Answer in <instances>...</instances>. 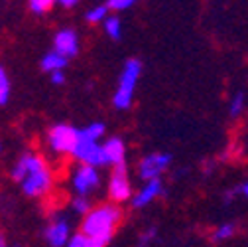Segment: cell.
I'll return each mask as SVG.
<instances>
[{"mask_svg": "<svg viewBox=\"0 0 248 247\" xmlns=\"http://www.w3.org/2000/svg\"><path fill=\"white\" fill-rule=\"evenodd\" d=\"M12 178L20 182L24 194L30 198H44L51 192L53 186L51 170L40 154L34 152H26L18 159L12 168Z\"/></svg>", "mask_w": 248, "mask_h": 247, "instance_id": "6da1fadb", "label": "cell"}, {"mask_svg": "<svg viewBox=\"0 0 248 247\" xmlns=\"http://www.w3.org/2000/svg\"><path fill=\"white\" fill-rule=\"evenodd\" d=\"M122 222V210L116 204H103L93 208L81 224V231L89 237H95L103 243H108Z\"/></svg>", "mask_w": 248, "mask_h": 247, "instance_id": "7a4b0ae2", "label": "cell"}, {"mask_svg": "<svg viewBox=\"0 0 248 247\" xmlns=\"http://www.w3.org/2000/svg\"><path fill=\"white\" fill-rule=\"evenodd\" d=\"M142 73V61L140 59H128L122 68L120 79H118V87L112 95V105L118 111H126L132 105L134 93H136V85Z\"/></svg>", "mask_w": 248, "mask_h": 247, "instance_id": "3957f363", "label": "cell"}, {"mask_svg": "<svg viewBox=\"0 0 248 247\" xmlns=\"http://www.w3.org/2000/svg\"><path fill=\"white\" fill-rule=\"evenodd\" d=\"M81 137V129H75L71 125H65V123H59V125H53L47 133V144L55 154H71L77 148Z\"/></svg>", "mask_w": 248, "mask_h": 247, "instance_id": "277c9868", "label": "cell"}, {"mask_svg": "<svg viewBox=\"0 0 248 247\" xmlns=\"http://www.w3.org/2000/svg\"><path fill=\"white\" fill-rule=\"evenodd\" d=\"M73 159L79 160L81 164H89V166H107L105 162V154H103V144H99L97 141H91L87 137H79L77 148L73 150Z\"/></svg>", "mask_w": 248, "mask_h": 247, "instance_id": "5b68a950", "label": "cell"}, {"mask_svg": "<svg viewBox=\"0 0 248 247\" xmlns=\"http://www.w3.org/2000/svg\"><path fill=\"white\" fill-rule=\"evenodd\" d=\"M171 164V154L170 152H152L144 157L138 164V174L142 180H156L160 178Z\"/></svg>", "mask_w": 248, "mask_h": 247, "instance_id": "8992f818", "label": "cell"}, {"mask_svg": "<svg viewBox=\"0 0 248 247\" xmlns=\"http://www.w3.org/2000/svg\"><path fill=\"white\" fill-rule=\"evenodd\" d=\"M108 194L112 202H126L128 198L132 200V186L128 180V168L126 164H118L112 168L110 180H108Z\"/></svg>", "mask_w": 248, "mask_h": 247, "instance_id": "52a82bcc", "label": "cell"}, {"mask_svg": "<svg viewBox=\"0 0 248 247\" xmlns=\"http://www.w3.org/2000/svg\"><path fill=\"white\" fill-rule=\"evenodd\" d=\"M71 180H73V188H75L77 196H87L89 192L99 188V184H101V176H99L97 168L89 166V164H79L75 168Z\"/></svg>", "mask_w": 248, "mask_h": 247, "instance_id": "ba28073f", "label": "cell"}, {"mask_svg": "<svg viewBox=\"0 0 248 247\" xmlns=\"http://www.w3.org/2000/svg\"><path fill=\"white\" fill-rule=\"evenodd\" d=\"M53 50L59 52L61 55H65V57L77 55L79 53V38H77V32H73V30H69V28L57 32L55 38H53Z\"/></svg>", "mask_w": 248, "mask_h": 247, "instance_id": "9c48e42d", "label": "cell"}, {"mask_svg": "<svg viewBox=\"0 0 248 247\" xmlns=\"http://www.w3.org/2000/svg\"><path fill=\"white\" fill-rule=\"evenodd\" d=\"M164 194V184L160 178L156 180H148L144 186L136 192V196H132V206L134 208H144L148 204H152L156 198H160Z\"/></svg>", "mask_w": 248, "mask_h": 247, "instance_id": "30bf717a", "label": "cell"}, {"mask_svg": "<svg viewBox=\"0 0 248 247\" xmlns=\"http://www.w3.org/2000/svg\"><path fill=\"white\" fill-rule=\"evenodd\" d=\"M103 154H105L107 166L114 168L118 164H124V159H126V146H124L122 139L112 137V139H107L103 142Z\"/></svg>", "mask_w": 248, "mask_h": 247, "instance_id": "8fae6325", "label": "cell"}, {"mask_svg": "<svg viewBox=\"0 0 248 247\" xmlns=\"http://www.w3.org/2000/svg\"><path fill=\"white\" fill-rule=\"evenodd\" d=\"M71 235H69V224L65 220H53L46 229V241L51 247H67Z\"/></svg>", "mask_w": 248, "mask_h": 247, "instance_id": "7c38bea8", "label": "cell"}, {"mask_svg": "<svg viewBox=\"0 0 248 247\" xmlns=\"http://www.w3.org/2000/svg\"><path fill=\"white\" fill-rule=\"evenodd\" d=\"M67 61H69V57H65V55H61L59 52H49V53H46L44 55V59H42V70L44 71H47V73H55V71H63L65 70V66H67Z\"/></svg>", "mask_w": 248, "mask_h": 247, "instance_id": "4fadbf2b", "label": "cell"}, {"mask_svg": "<svg viewBox=\"0 0 248 247\" xmlns=\"http://www.w3.org/2000/svg\"><path fill=\"white\" fill-rule=\"evenodd\" d=\"M67 247H107V243H103V241H99L95 237H89L87 233L79 231V233L71 235Z\"/></svg>", "mask_w": 248, "mask_h": 247, "instance_id": "5bb4252c", "label": "cell"}, {"mask_svg": "<svg viewBox=\"0 0 248 247\" xmlns=\"http://www.w3.org/2000/svg\"><path fill=\"white\" fill-rule=\"evenodd\" d=\"M234 233H236V226H234V224H223V226H219V228H217V229L211 233V239H213L215 243H223V241L231 239Z\"/></svg>", "mask_w": 248, "mask_h": 247, "instance_id": "9a60e30c", "label": "cell"}, {"mask_svg": "<svg viewBox=\"0 0 248 247\" xmlns=\"http://www.w3.org/2000/svg\"><path fill=\"white\" fill-rule=\"evenodd\" d=\"M103 26H105V32H107L108 38H112V40H120L122 26H120V20H118L116 16H108V18L105 20Z\"/></svg>", "mask_w": 248, "mask_h": 247, "instance_id": "2e32d148", "label": "cell"}, {"mask_svg": "<svg viewBox=\"0 0 248 247\" xmlns=\"http://www.w3.org/2000/svg\"><path fill=\"white\" fill-rule=\"evenodd\" d=\"M10 99V79L6 70L0 66V105H6Z\"/></svg>", "mask_w": 248, "mask_h": 247, "instance_id": "e0dca14e", "label": "cell"}, {"mask_svg": "<svg viewBox=\"0 0 248 247\" xmlns=\"http://www.w3.org/2000/svg\"><path fill=\"white\" fill-rule=\"evenodd\" d=\"M85 18H87L89 24H99V22L105 24V20L108 18V6H107V4H103V6H95L93 10L87 12Z\"/></svg>", "mask_w": 248, "mask_h": 247, "instance_id": "ac0fdd59", "label": "cell"}, {"mask_svg": "<svg viewBox=\"0 0 248 247\" xmlns=\"http://www.w3.org/2000/svg\"><path fill=\"white\" fill-rule=\"evenodd\" d=\"M81 133H83V137H87V139H91V141H97V142H99V139L107 133V129H105L103 123H91V125H87L85 129H81Z\"/></svg>", "mask_w": 248, "mask_h": 247, "instance_id": "d6986e66", "label": "cell"}, {"mask_svg": "<svg viewBox=\"0 0 248 247\" xmlns=\"http://www.w3.org/2000/svg\"><path fill=\"white\" fill-rule=\"evenodd\" d=\"M55 0H30V10L34 14H46L51 10Z\"/></svg>", "mask_w": 248, "mask_h": 247, "instance_id": "ffe728a7", "label": "cell"}, {"mask_svg": "<svg viewBox=\"0 0 248 247\" xmlns=\"http://www.w3.org/2000/svg\"><path fill=\"white\" fill-rule=\"evenodd\" d=\"M244 111V93H238L232 97V101H231V105H229V113H231V117L232 119H236V117H240V113Z\"/></svg>", "mask_w": 248, "mask_h": 247, "instance_id": "44dd1931", "label": "cell"}, {"mask_svg": "<svg viewBox=\"0 0 248 247\" xmlns=\"http://www.w3.org/2000/svg\"><path fill=\"white\" fill-rule=\"evenodd\" d=\"M71 208H73V212L83 213V215H87L91 212V204H89L87 196H75L73 202H71Z\"/></svg>", "mask_w": 248, "mask_h": 247, "instance_id": "7402d4cb", "label": "cell"}, {"mask_svg": "<svg viewBox=\"0 0 248 247\" xmlns=\"http://www.w3.org/2000/svg\"><path fill=\"white\" fill-rule=\"evenodd\" d=\"M138 2V0H108L107 6L112 8V10H126L130 6H134Z\"/></svg>", "mask_w": 248, "mask_h": 247, "instance_id": "603a6c76", "label": "cell"}, {"mask_svg": "<svg viewBox=\"0 0 248 247\" xmlns=\"http://www.w3.org/2000/svg\"><path fill=\"white\" fill-rule=\"evenodd\" d=\"M154 237H156V228H150L146 233H142V237H140V241H138V247H146Z\"/></svg>", "mask_w": 248, "mask_h": 247, "instance_id": "cb8c5ba5", "label": "cell"}, {"mask_svg": "<svg viewBox=\"0 0 248 247\" xmlns=\"http://www.w3.org/2000/svg\"><path fill=\"white\" fill-rule=\"evenodd\" d=\"M49 77H51V83H53V85H63V83H65V73H63V71L49 73Z\"/></svg>", "mask_w": 248, "mask_h": 247, "instance_id": "d4e9b609", "label": "cell"}, {"mask_svg": "<svg viewBox=\"0 0 248 247\" xmlns=\"http://www.w3.org/2000/svg\"><path fill=\"white\" fill-rule=\"evenodd\" d=\"M57 4H61V6H65V8H73L79 0H55Z\"/></svg>", "mask_w": 248, "mask_h": 247, "instance_id": "484cf974", "label": "cell"}, {"mask_svg": "<svg viewBox=\"0 0 248 247\" xmlns=\"http://www.w3.org/2000/svg\"><path fill=\"white\" fill-rule=\"evenodd\" d=\"M238 190H240V194H242L244 198H248V182H244V184H242V186H240Z\"/></svg>", "mask_w": 248, "mask_h": 247, "instance_id": "4316f807", "label": "cell"}, {"mask_svg": "<svg viewBox=\"0 0 248 247\" xmlns=\"http://www.w3.org/2000/svg\"><path fill=\"white\" fill-rule=\"evenodd\" d=\"M0 247H6V239H4L2 233H0Z\"/></svg>", "mask_w": 248, "mask_h": 247, "instance_id": "83f0119b", "label": "cell"}, {"mask_svg": "<svg viewBox=\"0 0 248 247\" xmlns=\"http://www.w3.org/2000/svg\"><path fill=\"white\" fill-rule=\"evenodd\" d=\"M0 150H2V146H0Z\"/></svg>", "mask_w": 248, "mask_h": 247, "instance_id": "f1b7e54d", "label": "cell"}]
</instances>
